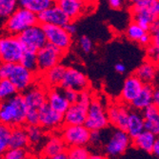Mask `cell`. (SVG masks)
Returning <instances> with one entry per match:
<instances>
[{"label": "cell", "mask_w": 159, "mask_h": 159, "mask_svg": "<svg viewBox=\"0 0 159 159\" xmlns=\"http://www.w3.org/2000/svg\"><path fill=\"white\" fill-rule=\"evenodd\" d=\"M61 138L66 147H86L90 143V131L84 125L65 126L62 129Z\"/></svg>", "instance_id": "cell-8"}, {"label": "cell", "mask_w": 159, "mask_h": 159, "mask_svg": "<svg viewBox=\"0 0 159 159\" xmlns=\"http://www.w3.org/2000/svg\"><path fill=\"white\" fill-rule=\"evenodd\" d=\"M29 145L39 146L45 139V131L40 126H25Z\"/></svg>", "instance_id": "cell-29"}, {"label": "cell", "mask_w": 159, "mask_h": 159, "mask_svg": "<svg viewBox=\"0 0 159 159\" xmlns=\"http://www.w3.org/2000/svg\"><path fill=\"white\" fill-rule=\"evenodd\" d=\"M25 125L27 126H39V114L36 110H27Z\"/></svg>", "instance_id": "cell-39"}, {"label": "cell", "mask_w": 159, "mask_h": 159, "mask_svg": "<svg viewBox=\"0 0 159 159\" xmlns=\"http://www.w3.org/2000/svg\"><path fill=\"white\" fill-rule=\"evenodd\" d=\"M151 45L159 47V34L151 35Z\"/></svg>", "instance_id": "cell-52"}, {"label": "cell", "mask_w": 159, "mask_h": 159, "mask_svg": "<svg viewBox=\"0 0 159 159\" xmlns=\"http://www.w3.org/2000/svg\"><path fill=\"white\" fill-rule=\"evenodd\" d=\"M63 54L64 52L47 43L44 47L41 48L36 52L38 71L44 74L45 71L49 70L50 69L59 65Z\"/></svg>", "instance_id": "cell-7"}, {"label": "cell", "mask_w": 159, "mask_h": 159, "mask_svg": "<svg viewBox=\"0 0 159 159\" xmlns=\"http://www.w3.org/2000/svg\"><path fill=\"white\" fill-rule=\"evenodd\" d=\"M114 70H116L118 74H124L126 71V66L123 63H116L114 65Z\"/></svg>", "instance_id": "cell-51"}, {"label": "cell", "mask_w": 159, "mask_h": 159, "mask_svg": "<svg viewBox=\"0 0 159 159\" xmlns=\"http://www.w3.org/2000/svg\"><path fill=\"white\" fill-rule=\"evenodd\" d=\"M62 93L65 97V99L68 101V103L70 105H74L77 102V98H78V93L74 91V90H70V89H62Z\"/></svg>", "instance_id": "cell-40"}, {"label": "cell", "mask_w": 159, "mask_h": 159, "mask_svg": "<svg viewBox=\"0 0 159 159\" xmlns=\"http://www.w3.org/2000/svg\"><path fill=\"white\" fill-rule=\"evenodd\" d=\"M106 112H107L109 124H111L117 129L126 132L129 111L125 106L111 105Z\"/></svg>", "instance_id": "cell-15"}, {"label": "cell", "mask_w": 159, "mask_h": 159, "mask_svg": "<svg viewBox=\"0 0 159 159\" xmlns=\"http://www.w3.org/2000/svg\"><path fill=\"white\" fill-rule=\"evenodd\" d=\"M89 87V79L83 71L75 68H66L60 88L74 90L77 93L85 91Z\"/></svg>", "instance_id": "cell-10"}, {"label": "cell", "mask_w": 159, "mask_h": 159, "mask_svg": "<svg viewBox=\"0 0 159 159\" xmlns=\"http://www.w3.org/2000/svg\"><path fill=\"white\" fill-rule=\"evenodd\" d=\"M101 137H102L101 131L90 132V142H92L93 144H98L101 141Z\"/></svg>", "instance_id": "cell-44"}, {"label": "cell", "mask_w": 159, "mask_h": 159, "mask_svg": "<svg viewBox=\"0 0 159 159\" xmlns=\"http://www.w3.org/2000/svg\"><path fill=\"white\" fill-rule=\"evenodd\" d=\"M13 64L1 63L0 64V79H8Z\"/></svg>", "instance_id": "cell-43"}, {"label": "cell", "mask_w": 159, "mask_h": 159, "mask_svg": "<svg viewBox=\"0 0 159 159\" xmlns=\"http://www.w3.org/2000/svg\"><path fill=\"white\" fill-rule=\"evenodd\" d=\"M79 46L84 52L89 53L93 50V42L87 35H82L79 38Z\"/></svg>", "instance_id": "cell-41"}, {"label": "cell", "mask_w": 159, "mask_h": 159, "mask_svg": "<svg viewBox=\"0 0 159 159\" xmlns=\"http://www.w3.org/2000/svg\"><path fill=\"white\" fill-rule=\"evenodd\" d=\"M69 159H88L91 155L90 151L86 147H73L66 150Z\"/></svg>", "instance_id": "cell-33"}, {"label": "cell", "mask_w": 159, "mask_h": 159, "mask_svg": "<svg viewBox=\"0 0 159 159\" xmlns=\"http://www.w3.org/2000/svg\"><path fill=\"white\" fill-rule=\"evenodd\" d=\"M150 10L155 16L158 17V16H159V2L157 0H152V3L150 5Z\"/></svg>", "instance_id": "cell-46"}, {"label": "cell", "mask_w": 159, "mask_h": 159, "mask_svg": "<svg viewBox=\"0 0 159 159\" xmlns=\"http://www.w3.org/2000/svg\"><path fill=\"white\" fill-rule=\"evenodd\" d=\"M88 159H107V157L102 154H91Z\"/></svg>", "instance_id": "cell-54"}, {"label": "cell", "mask_w": 159, "mask_h": 159, "mask_svg": "<svg viewBox=\"0 0 159 159\" xmlns=\"http://www.w3.org/2000/svg\"><path fill=\"white\" fill-rule=\"evenodd\" d=\"M46 103L56 112L64 114L70 106L65 99L61 88H51L46 93Z\"/></svg>", "instance_id": "cell-19"}, {"label": "cell", "mask_w": 159, "mask_h": 159, "mask_svg": "<svg viewBox=\"0 0 159 159\" xmlns=\"http://www.w3.org/2000/svg\"><path fill=\"white\" fill-rule=\"evenodd\" d=\"M149 32L151 33V34H150L151 35H152V34H159V22H158V20H156L155 22H153V23L150 26ZM149 32H148V33H149Z\"/></svg>", "instance_id": "cell-48"}, {"label": "cell", "mask_w": 159, "mask_h": 159, "mask_svg": "<svg viewBox=\"0 0 159 159\" xmlns=\"http://www.w3.org/2000/svg\"><path fill=\"white\" fill-rule=\"evenodd\" d=\"M41 27L48 44L52 45L62 52L70 49L73 43V36L70 35L64 28L53 25H41Z\"/></svg>", "instance_id": "cell-6"}, {"label": "cell", "mask_w": 159, "mask_h": 159, "mask_svg": "<svg viewBox=\"0 0 159 159\" xmlns=\"http://www.w3.org/2000/svg\"><path fill=\"white\" fill-rule=\"evenodd\" d=\"M8 79L16 87L17 93H24L33 86L34 81V74L29 71L17 63L12 65Z\"/></svg>", "instance_id": "cell-11"}, {"label": "cell", "mask_w": 159, "mask_h": 159, "mask_svg": "<svg viewBox=\"0 0 159 159\" xmlns=\"http://www.w3.org/2000/svg\"><path fill=\"white\" fill-rule=\"evenodd\" d=\"M109 5L111 9H114V10H118L120 8H122V5H123V2L121 0H110L109 1Z\"/></svg>", "instance_id": "cell-49"}, {"label": "cell", "mask_w": 159, "mask_h": 159, "mask_svg": "<svg viewBox=\"0 0 159 159\" xmlns=\"http://www.w3.org/2000/svg\"><path fill=\"white\" fill-rule=\"evenodd\" d=\"M46 93L43 88L39 86H32L22 94L27 110H36L38 111L46 103Z\"/></svg>", "instance_id": "cell-14"}, {"label": "cell", "mask_w": 159, "mask_h": 159, "mask_svg": "<svg viewBox=\"0 0 159 159\" xmlns=\"http://www.w3.org/2000/svg\"><path fill=\"white\" fill-rule=\"evenodd\" d=\"M152 153L154 154L155 156H158V154H159V141H158V139L153 144V147H152Z\"/></svg>", "instance_id": "cell-53"}, {"label": "cell", "mask_w": 159, "mask_h": 159, "mask_svg": "<svg viewBox=\"0 0 159 159\" xmlns=\"http://www.w3.org/2000/svg\"><path fill=\"white\" fill-rule=\"evenodd\" d=\"M152 104L158 107L159 104V91L158 89H154L152 93Z\"/></svg>", "instance_id": "cell-50"}, {"label": "cell", "mask_w": 159, "mask_h": 159, "mask_svg": "<svg viewBox=\"0 0 159 159\" xmlns=\"http://www.w3.org/2000/svg\"><path fill=\"white\" fill-rule=\"evenodd\" d=\"M132 139L126 132L115 129L105 144V152L108 156L116 157L126 152L131 146Z\"/></svg>", "instance_id": "cell-9"}, {"label": "cell", "mask_w": 159, "mask_h": 159, "mask_svg": "<svg viewBox=\"0 0 159 159\" xmlns=\"http://www.w3.org/2000/svg\"><path fill=\"white\" fill-rule=\"evenodd\" d=\"M18 8L16 0H0V18L8 19Z\"/></svg>", "instance_id": "cell-31"}, {"label": "cell", "mask_w": 159, "mask_h": 159, "mask_svg": "<svg viewBox=\"0 0 159 159\" xmlns=\"http://www.w3.org/2000/svg\"><path fill=\"white\" fill-rule=\"evenodd\" d=\"M39 126L44 131H53L63 125V114L53 111L47 103L39 110Z\"/></svg>", "instance_id": "cell-12"}, {"label": "cell", "mask_w": 159, "mask_h": 159, "mask_svg": "<svg viewBox=\"0 0 159 159\" xmlns=\"http://www.w3.org/2000/svg\"><path fill=\"white\" fill-rule=\"evenodd\" d=\"M131 11L133 14L134 22L136 23L142 30L148 33L150 26L158 20V17L151 11L150 7L148 8H133L131 7Z\"/></svg>", "instance_id": "cell-20"}, {"label": "cell", "mask_w": 159, "mask_h": 159, "mask_svg": "<svg viewBox=\"0 0 159 159\" xmlns=\"http://www.w3.org/2000/svg\"><path fill=\"white\" fill-rule=\"evenodd\" d=\"M27 108L22 94L14 96L0 102V124L11 129L23 127L26 119Z\"/></svg>", "instance_id": "cell-1"}, {"label": "cell", "mask_w": 159, "mask_h": 159, "mask_svg": "<svg viewBox=\"0 0 159 159\" xmlns=\"http://www.w3.org/2000/svg\"><path fill=\"white\" fill-rule=\"evenodd\" d=\"M140 44L144 45V46H149L151 44V34L149 33H146L144 34L138 41Z\"/></svg>", "instance_id": "cell-47"}, {"label": "cell", "mask_w": 159, "mask_h": 159, "mask_svg": "<svg viewBox=\"0 0 159 159\" xmlns=\"http://www.w3.org/2000/svg\"><path fill=\"white\" fill-rule=\"evenodd\" d=\"M93 99V95H92L91 92L87 89L85 91H82V92L78 93V98H77L76 104H78L79 106L88 110L90 104L92 103Z\"/></svg>", "instance_id": "cell-38"}, {"label": "cell", "mask_w": 159, "mask_h": 159, "mask_svg": "<svg viewBox=\"0 0 159 159\" xmlns=\"http://www.w3.org/2000/svg\"><path fill=\"white\" fill-rule=\"evenodd\" d=\"M38 24L37 16L23 8L18 7L11 16L6 19L4 30L7 34L17 36L28 28Z\"/></svg>", "instance_id": "cell-2"}, {"label": "cell", "mask_w": 159, "mask_h": 159, "mask_svg": "<svg viewBox=\"0 0 159 159\" xmlns=\"http://www.w3.org/2000/svg\"><path fill=\"white\" fill-rule=\"evenodd\" d=\"M17 93L16 87L9 79H0V101L7 100Z\"/></svg>", "instance_id": "cell-32"}, {"label": "cell", "mask_w": 159, "mask_h": 159, "mask_svg": "<svg viewBox=\"0 0 159 159\" xmlns=\"http://www.w3.org/2000/svg\"><path fill=\"white\" fill-rule=\"evenodd\" d=\"M157 75V70L154 63L151 61H146L141 64L135 70L134 75L144 84L152 85Z\"/></svg>", "instance_id": "cell-22"}, {"label": "cell", "mask_w": 159, "mask_h": 159, "mask_svg": "<svg viewBox=\"0 0 159 159\" xmlns=\"http://www.w3.org/2000/svg\"><path fill=\"white\" fill-rule=\"evenodd\" d=\"M87 109L78 104L70 105L63 114V124L65 126H82L85 124Z\"/></svg>", "instance_id": "cell-21"}, {"label": "cell", "mask_w": 159, "mask_h": 159, "mask_svg": "<svg viewBox=\"0 0 159 159\" xmlns=\"http://www.w3.org/2000/svg\"><path fill=\"white\" fill-rule=\"evenodd\" d=\"M17 39L23 48L24 52H37L41 48L47 44V40L40 24L28 28L17 35Z\"/></svg>", "instance_id": "cell-4"}, {"label": "cell", "mask_w": 159, "mask_h": 159, "mask_svg": "<svg viewBox=\"0 0 159 159\" xmlns=\"http://www.w3.org/2000/svg\"><path fill=\"white\" fill-rule=\"evenodd\" d=\"M154 88L152 85H144L141 93L131 103L133 108L138 111H144L149 106L152 105V93Z\"/></svg>", "instance_id": "cell-26"}, {"label": "cell", "mask_w": 159, "mask_h": 159, "mask_svg": "<svg viewBox=\"0 0 159 159\" xmlns=\"http://www.w3.org/2000/svg\"><path fill=\"white\" fill-rule=\"evenodd\" d=\"M1 159H29V152L26 149H8L1 156Z\"/></svg>", "instance_id": "cell-36"}, {"label": "cell", "mask_w": 159, "mask_h": 159, "mask_svg": "<svg viewBox=\"0 0 159 159\" xmlns=\"http://www.w3.org/2000/svg\"><path fill=\"white\" fill-rule=\"evenodd\" d=\"M19 64L24 67L29 71L34 74L37 73V59H36V53L31 52H23V54L19 60Z\"/></svg>", "instance_id": "cell-30"}, {"label": "cell", "mask_w": 159, "mask_h": 159, "mask_svg": "<svg viewBox=\"0 0 159 159\" xmlns=\"http://www.w3.org/2000/svg\"><path fill=\"white\" fill-rule=\"evenodd\" d=\"M29 140L24 127H16L11 129L9 138L10 149H27Z\"/></svg>", "instance_id": "cell-25"}, {"label": "cell", "mask_w": 159, "mask_h": 159, "mask_svg": "<svg viewBox=\"0 0 159 159\" xmlns=\"http://www.w3.org/2000/svg\"><path fill=\"white\" fill-rule=\"evenodd\" d=\"M157 140V136L144 131L142 132L138 136H136L134 139H133L134 146L137 149H140L146 152L152 153V150L153 147V144Z\"/></svg>", "instance_id": "cell-28"}, {"label": "cell", "mask_w": 159, "mask_h": 159, "mask_svg": "<svg viewBox=\"0 0 159 159\" xmlns=\"http://www.w3.org/2000/svg\"><path fill=\"white\" fill-rule=\"evenodd\" d=\"M51 159H69V157H68V155L66 154V152H65L57 155V156H54V157H52Z\"/></svg>", "instance_id": "cell-55"}, {"label": "cell", "mask_w": 159, "mask_h": 159, "mask_svg": "<svg viewBox=\"0 0 159 159\" xmlns=\"http://www.w3.org/2000/svg\"><path fill=\"white\" fill-rule=\"evenodd\" d=\"M66 150L67 147L61 136L50 135L44 142V145L42 146L41 155L43 156V159H51L65 152Z\"/></svg>", "instance_id": "cell-17"}, {"label": "cell", "mask_w": 159, "mask_h": 159, "mask_svg": "<svg viewBox=\"0 0 159 159\" xmlns=\"http://www.w3.org/2000/svg\"><path fill=\"white\" fill-rule=\"evenodd\" d=\"M55 4L62 10L71 22L83 16L87 8V3L81 0H59L55 1Z\"/></svg>", "instance_id": "cell-16"}, {"label": "cell", "mask_w": 159, "mask_h": 159, "mask_svg": "<svg viewBox=\"0 0 159 159\" xmlns=\"http://www.w3.org/2000/svg\"><path fill=\"white\" fill-rule=\"evenodd\" d=\"M66 71V67L64 65H57L43 74L45 84L49 88H58L62 82L64 74Z\"/></svg>", "instance_id": "cell-23"}, {"label": "cell", "mask_w": 159, "mask_h": 159, "mask_svg": "<svg viewBox=\"0 0 159 159\" xmlns=\"http://www.w3.org/2000/svg\"><path fill=\"white\" fill-rule=\"evenodd\" d=\"M17 2L18 7L33 12L35 16H38L39 13L54 4L52 0H20Z\"/></svg>", "instance_id": "cell-27"}, {"label": "cell", "mask_w": 159, "mask_h": 159, "mask_svg": "<svg viewBox=\"0 0 159 159\" xmlns=\"http://www.w3.org/2000/svg\"><path fill=\"white\" fill-rule=\"evenodd\" d=\"M23 48L17 36L4 34L0 36V62L17 64L23 54Z\"/></svg>", "instance_id": "cell-3"}, {"label": "cell", "mask_w": 159, "mask_h": 159, "mask_svg": "<svg viewBox=\"0 0 159 159\" xmlns=\"http://www.w3.org/2000/svg\"><path fill=\"white\" fill-rule=\"evenodd\" d=\"M64 29H65V31L70 34V35H71L73 36L74 34H76V32H77V28H76V26H75V24L74 23V22H70V23H68L65 27H63Z\"/></svg>", "instance_id": "cell-45"}, {"label": "cell", "mask_w": 159, "mask_h": 159, "mask_svg": "<svg viewBox=\"0 0 159 159\" xmlns=\"http://www.w3.org/2000/svg\"><path fill=\"white\" fill-rule=\"evenodd\" d=\"M144 87V84L134 75H129L124 82L121 91V99L125 103L131 104L138 96Z\"/></svg>", "instance_id": "cell-18"}, {"label": "cell", "mask_w": 159, "mask_h": 159, "mask_svg": "<svg viewBox=\"0 0 159 159\" xmlns=\"http://www.w3.org/2000/svg\"><path fill=\"white\" fill-rule=\"evenodd\" d=\"M37 20L40 25H53L62 28L71 22L55 2L52 6L39 13L37 16Z\"/></svg>", "instance_id": "cell-13"}, {"label": "cell", "mask_w": 159, "mask_h": 159, "mask_svg": "<svg viewBox=\"0 0 159 159\" xmlns=\"http://www.w3.org/2000/svg\"><path fill=\"white\" fill-rule=\"evenodd\" d=\"M11 128L0 124V157L9 149V138L11 134Z\"/></svg>", "instance_id": "cell-34"}, {"label": "cell", "mask_w": 159, "mask_h": 159, "mask_svg": "<svg viewBox=\"0 0 159 159\" xmlns=\"http://www.w3.org/2000/svg\"><path fill=\"white\" fill-rule=\"evenodd\" d=\"M142 132H144V119L142 114L137 111L129 112L126 129L127 134L131 139H134Z\"/></svg>", "instance_id": "cell-24"}, {"label": "cell", "mask_w": 159, "mask_h": 159, "mask_svg": "<svg viewBox=\"0 0 159 159\" xmlns=\"http://www.w3.org/2000/svg\"><path fill=\"white\" fill-rule=\"evenodd\" d=\"M143 119L144 121L159 124V110L155 105H151L143 111Z\"/></svg>", "instance_id": "cell-35"}, {"label": "cell", "mask_w": 159, "mask_h": 159, "mask_svg": "<svg viewBox=\"0 0 159 159\" xmlns=\"http://www.w3.org/2000/svg\"><path fill=\"white\" fill-rule=\"evenodd\" d=\"M84 126L92 131H102L109 126L106 110L98 99H93L88 110Z\"/></svg>", "instance_id": "cell-5"}, {"label": "cell", "mask_w": 159, "mask_h": 159, "mask_svg": "<svg viewBox=\"0 0 159 159\" xmlns=\"http://www.w3.org/2000/svg\"><path fill=\"white\" fill-rule=\"evenodd\" d=\"M148 55L150 57V61L154 63L158 61L159 57V47H155L153 45H149L148 47Z\"/></svg>", "instance_id": "cell-42"}, {"label": "cell", "mask_w": 159, "mask_h": 159, "mask_svg": "<svg viewBox=\"0 0 159 159\" xmlns=\"http://www.w3.org/2000/svg\"><path fill=\"white\" fill-rule=\"evenodd\" d=\"M126 34H127V36L129 39L134 40V41H139V39L146 33L144 32L136 23L132 22L128 26Z\"/></svg>", "instance_id": "cell-37"}]
</instances>
